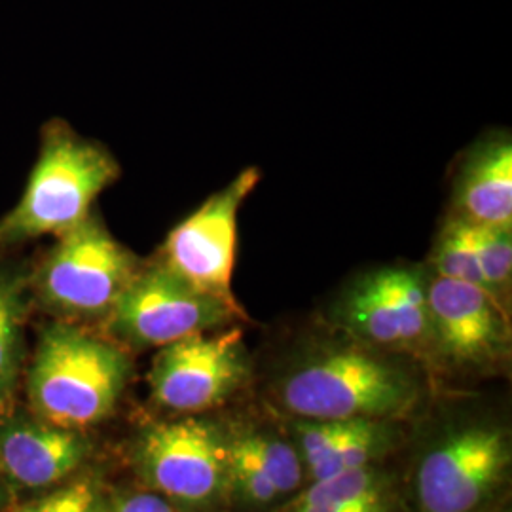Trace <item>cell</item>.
I'll return each instance as SVG.
<instances>
[{"label":"cell","mask_w":512,"mask_h":512,"mask_svg":"<svg viewBox=\"0 0 512 512\" xmlns=\"http://www.w3.org/2000/svg\"><path fill=\"white\" fill-rule=\"evenodd\" d=\"M281 401L304 420L399 418L418 401L412 374L359 342L319 349L294 366Z\"/></svg>","instance_id":"obj_2"},{"label":"cell","mask_w":512,"mask_h":512,"mask_svg":"<svg viewBox=\"0 0 512 512\" xmlns=\"http://www.w3.org/2000/svg\"><path fill=\"white\" fill-rule=\"evenodd\" d=\"M90 512H112V507L101 503V501H95V505H93L92 511Z\"/></svg>","instance_id":"obj_24"},{"label":"cell","mask_w":512,"mask_h":512,"mask_svg":"<svg viewBox=\"0 0 512 512\" xmlns=\"http://www.w3.org/2000/svg\"><path fill=\"white\" fill-rule=\"evenodd\" d=\"M291 512H391L384 478L372 467L313 480Z\"/></svg>","instance_id":"obj_15"},{"label":"cell","mask_w":512,"mask_h":512,"mask_svg":"<svg viewBox=\"0 0 512 512\" xmlns=\"http://www.w3.org/2000/svg\"><path fill=\"white\" fill-rule=\"evenodd\" d=\"M431 346L459 368H486L507 357L511 329L501 302L484 289L448 277H429Z\"/></svg>","instance_id":"obj_11"},{"label":"cell","mask_w":512,"mask_h":512,"mask_svg":"<svg viewBox=\"0 0 512 512\" xmlns=\"http://www.w3.org/2000/svg\"><path fill=\"white\" fill-rule=\"evenodd\" d=\"M8 507H12V499H10V482L6 480V476L0 469V512L6 511Z\"/></svg>","instance_id":"obj_23"},{"label":"cell","mask_w":512,"mask_h":512,"mask_svg":"<svg viewBox=\"0 0 512 512\" xmlns=\"http://www.w3.org/2000/svg\"><path fill=\"white\" fill-rule=\"evenodd\" d=\"M245 313L200 293L160 260L141 266L118 298L105 325L116 342L131 348H164L190 334L222 329Z\"/></svg>","instance_id":"obj_5"},{"label":"cell","mask_w":512,"mask_h":512,"mask_svg":"<svg viewBox=\"0 0 512 512\" xmlns=\"http://www.w3.org/2000/svg\"><path fill=\"white\" fill-rule=\"evenodd\" d=\"M228 484H232L243 501L258 507L270 505L279 497L274 484L239 439L228 442Z\"/></svg>","instance_id":"obj_20"},{"label":"cell","mask_w":512,"mask_h":512,"mask_svg":"<svg viewBox=\"0 0 512 512\" xmlns=\"http://www.w3.org/2000/svg\"><path fill=\"white\" fill-rule=\"evenodd\" d=\"M88 456L80 431L14 414L0 418V469L25 490H44L67 480Z\"/></svg>","instance_id":"obj_12"},{"label":"cell","mask_w":512,"mask_h":512,"mask_svg":"<svg viewBox=\"0 0 512 512\" xmlns=\"http://www.w3.org/2000/svg\"><path fill=\"white\" fill-rule=\"evenodd\" d=\"M475 234L486 289L505 306L512 279V226H475Z\"/></svg>","instance_id":"obj_18"},{"label":"cell","mask_w":512,"mask_h":512,"mask_svg":"<svg viewBox=\"0 0 512 512\" xmlns=\"http://www.w3.org/2000/svg\"><path fill=\"white\" fill-rule=\"evenodd\" d=\"M511 465L507 435L497 427H463L423 456L416 476L420 512H480Z\"/></svg>","instance_id":"obj_10"},{"label":"cell","mask_w":512,"mask_h":512,"mask_svg":"<svg viewBox=\"0 0 512 512\" xmlns=\"http://www.w3.org/2000/svg\"><path fill=\"white\" fill-rule=\"evenodd\" d=\"M260 177L256 167L243 169L232 183L169 232L158 258L188 285L232 308H239L232 291L239 207L260 183Z\"/></svg>","instance_id":"obj_7"},{"label":"cell","mask_w":512,"mask_h":512,"mask_svg":"<svg viewBox=\"0 0 512 512\" xmlns=\"http://www.w3.org/2000/svg\"><path fill=\"white\" fill-rule=\"evenodd\" d=\"M431 266L433 275L465 281L488 293L476 253L475 226L471 224L452 217L446 219L433 247Z\"/></svg>","instance_id":"obj_16"},{"label":"cell","mask_w":512,"mask_h":512,"mask_svg":"<svg viewBox=\"0 0 512 512\" xmlns=\"http://www.w3.org/2000/svg\"><path fill=\"white\" fill-rule=\"evenodd\" d=\"M135 459L154 494L184 507L209 505L228 486V442L200 418L148 427Z\"/></svg>","instance_id":"obj_8"},{"label":"cell","mask_w":512,"mask_h":512,"mask_svg":"<svg viewBox=\"0 0 512 512\" xmlns=\"http://www.w3.org/2000/svg\"><path fill=\"white\" fill-rule=\"evenodd\" d=\"M141 266L139 258L90 213L57 236L31 275V289L38 304L59 321H105Z\"/></svg>","instance_id":"obj_4"},{"label":"cell","mask_w":512,"mask_h":512,"mask_svg":"<svg viewBox=\"0 0 512 512\" xmlns=\"http://www.w3.org/2000/svg\"><path fill=\"white\" fill-rule=\"evenodd\" d=\"M95 501L97 490L93 480L80 478L19 507H8L4 512H90Z\"/></svg>","instance_id":"obj_21"},{"label":"cell","mask_w":512,"mask_h":512,"mask_svg":"<svg viewBox=\"0 0 512 512\" xmlns=\"http://www.w3.org/2000/svg\"><path fill=\"white\" fill-rule=\"evenodd\" d=\"M241 444L253 454L262 473L274 484L277 494H291L302 484V458L293 446L283 440L266 437L262 433H249L239 437Z\"/></svg>","instance_id":"obj_19"},{"label":"cell","mask_w":512,"mask_h":512,"mask_svg":"<svg viewBox=\"0 0 512 512\" xmlns=\"http://www.w3.org/2000/svg\"><path fill=\"white\" fill-rule=\"evenodd\" d=\"M452 219L471 226H512V141L505 131L480 139L463 156L452 192Z\"/></svg>","instance_id":"obj_13"},{"label":"cell","mask_w":512,"mask_h":512,"mask_svg":"<svg viewBox=\"0 0 512 512\" xmlns=\"http://www.w3.org/2000/svg\"><path fill=\"white\" fill-rule=\"evenodd\" d=\"M118 175L120 167L107 148L63 122L48 126L21 200L0 219V249L65 234L92 213L97 196Z\"/></svg>","instance_id":"obj_3"},{"label":"cell","mask_w":512,"mask_h":512,"mask_svg":"<svg viewBox=\"0 0 512 512\" xmlns=\"http://www.w3.org/2000/svg\"><path fill=\"white\" fill-rule=\"evenodd\" d=\"M249 374L239 329L190 334L160 348L148 374L156 403L171 412L196 414L224 403Z\"/></svg>","instance_id":"obj_9"},{"label":"cell","mask_w":512,"mask_h":512,"mask_svg":"<svg viewBox=\"0 0 512 512\" xmlns=\"http://www.w3.org/2000/svg\"><path fill=\"white\" fill-rule=\"evenodd\" d=\"M29 300L31 274L18 264H0V418L14 414Z\"/></svg>","instance_id":"obj_14"},{"label":"cell","mask_w":512,"mask_h":512,"mask_svg":"<svg viewBox=\"0 0 512 512\" xmlns=\"http://www.w3.org/2000/svg\"><path fill=\"white\" fill-rule=\"evenodd\" d=\"M391 433L382 421L363 420L357 431L349 437L329 458L310 469L313 480H325L355 469H365L380 458L389 446Z\"/></svg>","instance_id":"obj_17"},{"label":"cell","mask_w":512,"mask_h":512,"mask_svg":"<svg viewBox=\"0 0 512 512\" xmlns=\"http://www.w3.org/2000/svg\"><path fill=\"white\" fill-rule=\"evenodd\" d=\"M112 512H175L171 503L154 492H137L116 501Z\"/></svg>","instance_id":"obj_22"},{"label":"cell","mask_w":512,"mask_h":512,"mask_svg":"<svg viewBox=\"0 0 512 512\" xmlns=\"http://www.w3.org/2000/svg\"><path fill=\"white\" fill-rule=\"evenodd\" d=\"M129 372L120 344L78 323L55 321L40 332L25 391L35 418L82 431L109 418Z\"/></svg>","instance_id":"obj_1"},{"label":"cell","mask_w":512,"mask_h":512,"mask_svg":"<svg viewBox=\"0 0 512 512\" xmlns=\"http://www.w3.org/2000/svg\"><path fill=\"white\" fill-rule=\"evenodd\" d=\"M429 275L416 266H384L355 279L340 296L338 327L368 348L418 353L431 346Z\"/></svg>","instance_id":"obj_6"}]
</instances>
